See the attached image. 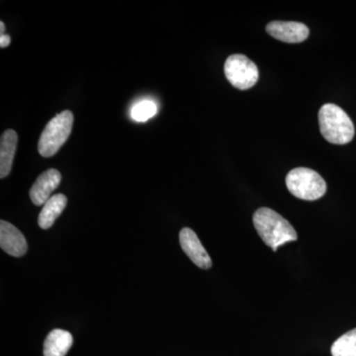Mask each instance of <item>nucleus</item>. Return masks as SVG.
Wrapping results in <instances>:
<instances>
[{
  "label": "nucleus",
  "mask_w": 356,
  "mask_h": 356,
  "mask_svg": "<svg viewBox=\"0 0 356 356\" xmlns=\"http://www.w3.org/2000/svg\"><path fill=\"white\" fill-rule=\"evenodd\" d=\"M252 221L262 241L273 248L274 252L280 245L294 242L298 238L292 225L285 218L269 208H259L255 211Z\"/></svg>",
  "instance_id": "obj_1"
},
{
  "label": "nucleus",
  "mask_w": 356,
  "mask_h": 356,
  "mask_svg": "<svg viewBox=\"0 0 356 356\" xmlns=\"http://www.w3.org/2000/svg\"><path fill=\"white\" fill-rule=\"evenodd\" d=\"M321 134L327 142L346 145L355 137V125L348 114L336 104L327 103L318 111Z\"/></svg>",
  "instance_id": "obj_2"
},
{
  "label": "nucleus",
  "mask_w": 356,
  "mask_h": 356,
  "mask_svg": "<svg viewBox=\"0 0 356 356\" xmlns=\"http://www.w3.org/2000/svg\"><path fill=\"white\" fill-rule=\"evenodd\" d=\"M74 125V114L65 110L51 119L40 137L38 151L44 158H50L58 153V149L69 139Z\"/></svg>",
  "instance_id": "obj_3"
},
{
  "label": "nucleus",
  "mask_w": 356,
  "mask_h": 356,
  "mask_svg": "<svg viewBox=\"0 0 356 356\" xmlns=\"http://www.w3.org/2000/svg\"><path fill=\"white\" fill-rule=\"evenodd\" d=\"M288 191L302 200H318L325 195L327 184L324 178L310 168H294L286 177Z\"/></svg>",
  "instance_id": "obj_4"
},
{
  "label": "nucleus",
  "mask_w": 356,
  "mask_h": 356,
  "mask_svg": "<svg viewBox=\"0 0 356 356\" xmlns=\"http://www.w3.org/2000/svg\"><path fill=\"white\" fill-rule=\"evenodd\" d=\"M225 76L232 86L240 90L252 88L259 81L257 65L243 55H232L224 67Z\"/></svg>",
  "instance_id": "obj_5"
},
{
  "label": "nucleus",
  "mask_w": 356,
  "mask_h": 356,
  "mask_svg": "<svg viewBox=\"0 0 356 356\" xmlns=\"http://www.w3.org/2000/svg\"><path fill=\"white\" fill-rule=\"evenodd\" d=\"M266 32L274 39L289 44L302 43L310 33L305 24L293 21H273L266 26Z\"/></svg>",
  "instance_id": "obj_6"
},
{
  "label": "nucleus",
  "mask_w": 356,
  "mask_h": 356,
  "mask_svg": "<svg viewBox=\"0 0 356 356\" xmlns=\"http://www.w3.org/2000/svg\"><path fill=\"white\" fill-rule=\"evenodd\" d=\"M179 242L185 254L195 266L202 269L211 268L212 266L211 257L194 231L189 228L182 229L179 234Z\"/></svg>",
  "instance_id": "obj_7"
},
{
  "label": "nucleus",
  "mask_w": 356,
  "mask_h": 356,
  "mask_svg": "<svg viewBox=\"0 0 356 356\" xmlns=\"http://www.w3.org/2000/svg\"><path fill=\"white\" fill-rule=\"evenodd\" d=\"M62 181V175L55 168L46 170L37 178L30 189V198L36 206L44 205L51 197V193Z\"/></svg>",
  "instance_id": "obj_8"
},
{
  "label": "nucleus",
  "mask_w": 356,
  "mask_h": 356,
  "mask_svg": "<svg viewBox=\"0 0 356 356\" xmlns=\"http://www.w3.org/2000/svg\"><path fill=\"white\" fill-rule=\"evenodd\" d=\"M0 247L6 254L15 257H23L27 252V242L19 229L10 222H0Z\"/></svg>",
  "instance_id": "obj_9"
},
{
  "label": "nucleus",
  "mask_w": 356,
  "mask_h": 356,
  "mask_svg": "<svg viewBox=\"0 0 356 356\" xmlns=\"http://www.w3.org/2000/svg\"><path fill=\"white\" fill-rule=\"evenodd\" d=\"M18 136L14 130H6L0 140V178L8 177L13 168L14 156L17 147Z\"/></svg>",
  "instance_id": "obj_10"
},
{
  "label": "nucleus",
  "mask_w": 356,
  "mask_h": 356,
  "mask_svg": "<svg viewBox=\"0 0 356 356\" xmlns=\"http://www.w3.org/2000/svg\"><path fill=\"white\" fill-rule=\"evenodd\" d=\"M72 341L74 339L70 332L53 330L44 339V356H65L72 348Z\"/></svg>",
  "instance_id": "obj_11"
},
{
  "label": "nucleus",
  "mask_w": 356,
  "mask_h": 356,
  "mask_svg": "<svg viewBox=\"0 0 356 356\" xmlns=\"http://www.w3.org/2000/svg\"><path fill=\"white\" fill-rule=\"evenodd\" d=\"M67 204V198L64 194H56L51 196L44 205L43 209L40 212L38 224L40 228L47 229L53 226L54 222L58 217L62 214Z\"/></svg>",
  "instance_id": "obj_12"
},
{
  "label": "nucleus",
  "mask_w": 356,
  "mask_h": 356,
  "mask_svg": "<svg viewBox=\"0 0 356 356\" xmlns=\"http://www.w3.org/2000/svg\"><path fill=\"white\" fill-rule=\"evenodd\" d=\"M331 351L332 356H356V329L337 339Z\"/></svg>",
  "instance_id": "obj_13"
},
{
  "label": "nucleus",
  "mask_w": 356,
  "mask_h": 356,
  "mask_svg": "<svg viewBox=\"0 0 356 356\" xmlns=\"http://www.w3.org/2000/svg\"><path fill=\"white\" fill-rule=\"evenodd\" d=\"M158 112L156 103L151 100H143L134 105L131 110V118L136 122H146Z\"/></svg>",
  "instance_id": "obj_14"
},
{
  "label": "nucleus",
  "mask_w": 356,
  "mask_h": 356,
  "mask_svg": "<svg viewBox=\"0 0 356 356\" xmlns=\"http://www.w3.org/2000/svg\"><path fill=\"white\" fill-rule=\"evenodd\" d=\"M11 38L9 35L7 34H2L0 35V47H1L2 49L6 48V47H8L9 44H10Z\"/></svg>",
  "instance_id": "obj_15"
},
{
  "label": "nucleus",
  "mask_w": 356,
  "mask_h": 356,
  "mask_svg": "<svg viewBox=\"0 0 356 356\" xmlns=\"http://www.w3.org/2000/svg\"><path fill=\"white\" fill-rule=\"evenodd\" d=\"M0 27H1V28H0V31H1V35L4 34V31H6V24H4V23L2 22V21H1V22H0Z\"/></svg>",
  "instance_id": "obj_16"
}]
</instances>
